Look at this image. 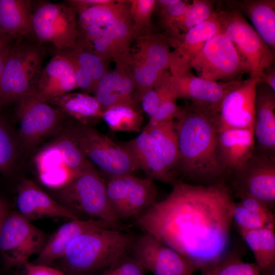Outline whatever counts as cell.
Instances as JSON below:
<instances>
[{"label":"cell","instance_id":"obj_21","mask_svg":"<svg viewBox=\"0 0 275 275\" xmlns=\"http://www.w3.org/2000/svg\"><path fill=\"white\" fill-rule=\"evenodd\" d=\"M275 92L261 80L256 85L253 132L258 152L275 157Z\"/></svg>","mask_w":275,"mask_h":275},{"label":"cell","instance_id":"obj_44","mask_svg":"<svg viewBox=\"0 0 275 275\" xmlns=\"http://www.w3.org/2000/svg\"><path fill=\"white\" fill-rule=\"evenodd\" d=\"M170 74L158 85L147 91L142 96L140 102L143 111L150 118L157 109L161 101L165 85Z\"/></svg>","mask_w":275,"mask_h":275},{"label":"cell","instance_id":"obj_8","mask_svg":"<svg viewBox=\"0 0 275 275\" xmlns=\"http://www.w3.org/2000/svg\"><path fill=\"white\" fill-rule=\"evenodd\" d=\"M56 196L61 204L75 214L78 212L92 219L120 221L109 205L106 182L93 165L57 190Z\"/></svg>","mask_w":275,"mask_h":275},{"label":"cell","instance_id":"obj_31","mask_svg":"<svg viewBox=\"0 0 275 275\" xmlns=\"http://www.w3.org/2000/svg\"><path fill=\"white\" fill-rule=\"evenodd\" d=\"M29 1L0 0V30L22 37L33 33Z\"/></svg>","mask_w":275,"mask_h":275},{"label":"cell","instance_id":"obj_30","mask_svg":"<svg viewBox=\"0 0 275 275\" xmlns=\"http://www.w3.org/2000/svg\"><path fill=\"white\" fill-rule=\"evenodd\" d=\"M252 252L261 275H274V226H267L251 231H239Z\"/></svg>","mask_w":275,"mask_h":275},{"label":"cell","instance_id":"obj_37","mask_svg":"<svg viewBox=\"0 0 275 275\" xmlns=\"http://www.w3.org/2000/svg\"><path fill=\"white\" fill-rule=\"evenodd\" d=\"M21 151L17 135L0 115V172L5 175L14 169Z\"/></svg>","mask_w":275,"mask_h":275},{"label":"cell","instance_id":"obj_13","mask_svg":"<svg viewBox=\"0 0 275 275\" xmlns=\"http://www.w3.org/2000/svg\"><path fill=\"white\" fill-rule=\"evenodd\" d=\"M19 123L17 134L21 150L32 151L59 127L65 116L49 103L38 100L30 94L18 102Z\"/></svg>","mask_w":275,"mask_h":275},{"label":"cell","instance_id":"obj_34","mask_svg":"<svg viewBox=\"0 0 275 275\" xmlns=\"http://www.w3.org/2000/svg\"><path fill=\"white\" fill-rule=\"evenodd\" d=\"M115 61V68L105 73L98 82L94 92L103 112L112 106L124 104L121 94L124 67L119 60Z\"/></svg>","mask_w":275,"mask_h":275},{"label":"cell","instance_id":"obj_22","mask_svg":"<svg viewBox=\"0 0 275 275\" xmlns=\"http://www.w3.org/2000/svg\"><path fill=\"white\" fill-rule=\"evenodd\" d=\"M120 143L147 178L173 185L176 183L174 173L166 167L156 143L144 129L134 139Z\"/></svg>","mask_w":275,"mask_h":275},{"label":"cell","instance_id":"obj_9","mask_svg":"<svg viewBox=\"0 0 275 275\" xmlns=\"http://www.w3.org/2000/svg\"><path fill=\"white\" fill-rule=\"evenodd\" d=\"M197 76L209 81L238 80L246 73L235 47L222 32L210 39L190 63Z\"/></svg>","mask_w":275,"mask_h":275},{"label":"cell","instance_id":"obj_26","mask_svg":"<svg viewBox=\"0 0 275 275\" xmlns=\"http://www.w3.org/2000/svg\"><path fill=\"white\" fill-rule=\"evenodd\" d=\"M134 39L130 13L108 25L98 38L87 44H78L92 51L105 61L124 54Z\"/></svg>","mask_w":275,"mask_h":275},{"label":"cell","instance_id":"obj_20","mask_svg":"<svg viewBox=\"0 0 275 275\" xmlns=\"http://www.w3.org/2000/svg\"><path fill=\"white\" fill-rule=\"evenodd\" d=\"M18 212L31 222L46 218H78L70 209L51 198L34 182L22 180L17 187Z\"/></svg>","mask_w":275,"mask_h":275},{"label":"cell","instance_id":"obj_41","mask_svg":"<svg viewBox=\"0 0 275 275\" xmlns=\"http://www.w3.org/2000/svg\"><path fill=\"white\" fill-rule=\"evenodd\" d=\"M190 3L186 1L174 0L169 5L155 7V8H158L159 11L160 24L167 33L166 37L171 35L174 23L186 12Z\"/></svg>","mask_w":275,"mask_h":275},{"label":"cell","instance_id":"obj_40","mask_svg":"<svg viewBox=\"0 0 275 275\" xmlns=\"http://www.w3.org/2000/svg\"><path fill=\"white\" fill-rule=\"evenodd\" d=\"M169 80L166 83L160 104L149 121L163 122L175 121L180 116L182 108L177 104V99L170 90Z\"/></svg>","mask_w":275,"mask_h":275},{"label":"cell","instance_id":"obj_6","mask_svg":"<svg viewBox=\"0 0 275 275\" xmlns=\"http://www.w3.org/2000/svg\"><path fill=\"white\" fill-rule=\"evenodd\" d=\"M216 11L221 32L234 45L246 73L261 80L265 70L274 64L275 52L240 12L228 8Z\"/></svg>","mask_w":275,"mask_h":275},{"label":"cell","instance_id":"obj_28","mask_svg":"<svg viewBox=\"0 0 275 275\" xmlns=\"http://www.w3.org/2000/svg\"><path fill=\"white\" fill-rule=\"evenodd\" d=\"M69 116L75 123L93 126L102 119L103 111L95 96L86 93H69L48 102Z\"/></svg>","mask_w":275,"mask_h":275},{"label":"cell","instance_id":"obj_2","mask_svg":"<svg viewBox=\"0 0 275 275\" xmlns=\"http://www.w3.org/2000/svg\"><path fill=\"white\" fill-rule=\"evenodd\" d=\"M175 121L180 172L196 184H225L228 175L218 154V112L191 103Z\"/></svg>","mask_w":275,"mask_h":275},{"label":"cell","instance_id":"obj_5","mask_svg":"<svg viewBox=\"0 0 275 275\" xmlns=\"http://www.w3.org/2000/svg\"><path fill=\"white\" fill-rule=\"evenodd\" d=\"M44 51L22 38L9 52L0 79V105L18 102L34 93L43 69Z\"/></svg>","mask_w":275,"mask_h":275},{"label":"cell","instance_id":"obj_49","mask_svg":"<svg viewBox=\"0 0 275 275\" xmlns=\"http://www.w3.org/2000/svg\"><path fill=\"white\" fill-rule=\"evenodd\" d=\"M8 213L7 204L3 199L0 198V229Z\"/></svg>","mask_w":275,"mask_h":275},{"label":"cell","instance_id":"obj_32","mask_svg":"<svg viewBox=\"0 0 275 275\" xmlns=\"http://www.w3.org/2000/svg\"><path fill=\"white\" fill-rule=\"evenodd\" d=\"M156 143L166 167L171 172L179 162L178 139L175 121H149L143 128ZM174 173V172H173Z\"/></svg>","mask_w":275,"mask_h":275},{"label":"cell","instance_id":"obj_35","mask_svg":"<svg viewBox=\"0 0 275 275\" xmlns=\"http://www.w3.org/2000/svg\"><path fill=\"white\" fill-rule=\"evenodd\" d=\"M102 119L112 131L140 132L143 117L139 109L118 104L103 112Z\"/></svg>","mask_w":275,"mask_h":275},{"label":"cell","instance_id":"obj_46","mask_svg":"<svg viewBox=\"0 0 275 275\" xmlns=\"http://www.w3.org/2000/svg\"><path fill=\"white\" fill-rule=\"evenodd\" d=\"M23 266L25 275H65L59 268L49 265L36 264L28 262Z\"/></svg>","mask_w":275,"mask_h":275},{"label":"cell","instance_id":"obj_27","mask_svg":"<svg viewBox=\"0 0 275 275\" xmlns=\"http://www.w3.org/2000/svg\"><path fill=\"white\" fill-rule=\"evenodd\" d=\"M228 8L236 10L251 21L252 26L275 52V1L229 0Z\"/></svg>","mask_w":275,"mask_h":275},{"label":"cell","instance_id":"obj_33","mask_svg":"<svg viewBox=\"0 0 275 275\" xmlns=\"http://www.w3.org/2000/svg\"><path fill=\"white\" fill-rule=\"evenodd\" d=\"M75 11L77 26L91 25L106 28L129 14V2L110 0L105 4L91 5Z\"/></svg>","mask_w":275,"mask_h":275},{"label":"cell","instance_id":"obj_42","mask_svg":"<svg viewBox=\"0 0 275 275\" xmlns=\"http://www.w3.org/2000/svg\"><path fill=\"white\" fill-rule=\"evenodd\" d=\"M232 219L239 231H251L267 226H274V225L269 224L262 218L250 212L238 202H235Z\"/></svg>","mask_w":275,"mask_h":275},{"label":"cell","instance_id":"obj_39","mask_svg":"<svg viewBox=\"0 0 275 275\" xmlns=\"http://www.w3.org/2000/svg\"><path fill=\"white\" fill-rule=\"evenodd\" d=\"M129 2L135 38L149 32L151 18L155 10L156 1L130 0Z\"/></svg>","mask_w":275,"mask_h":275},{"label":"cell","instance_id":"obj_17","mask_svg":"<svg viewBox=\"0 0 275 275\" xmlns=\"http://www.w3.org/2000/svg\"><path fill=\"white\" fill-rule=\"evenodd\" d=\"M221 32L216 11L207 20L193 26L178 40H168L175 48L171 51L169 69L171 75L191 71L190 63L212 37Z\"/></svg>","mask_w":275,"mask_h":275},{"label":"cell","instance_id":"obj_25","mask_svg":"<svg viewBox=\"0 0 275 275\" xmlns=\"http://www.w3.org/2000/svg\"><path fill=\"white\" fill-rule=\"evenodd\" d=\"M56 54L71 63L77 88L86 93L94 92L98 82L108 71L106 61L77 43L71 47L57 49Z\"/></svg>","mask_w":275,"mask_h":275},{"label":"cell","instance_id":"obj_29","mask_svg":"<svg viewBox=\"0 0 275 275\" xmlns=\"http://www.w3.org/2000/svg\"><path fill=\"white\" fill-rule=\"evenodd\" d=\"M134 39V47L128 50L131 56L159 72L169 69L171 51L165 36L148 32Z\"/></svg>","mask_w":275,"mask_h":275},{"label":"cell","instance_id":"obj_36","mask_svg":"<svg viewBox=\"0 0 275 275\" xmlns=\"http://www.w3.org/2000/svg\"><path fill=\"white\" fill-rule=\"evenodd\" d=\"M215 1L194 0L186 12L174 23L169 40H178L193 26L207 20L215 12Z\"/></svg>","mask_w":275,"mask_h":275},{"label":"cell","instance_id":"obj_50","mask_svg":"<svg viewBox=\"0 0 275 275\" xmlns=\"http://www.w3.org/2000/svg\"><path fill=\"white\" fill-rule=\"evenodd\" d=\"M10 51L0 59V79L1 78Z\"/></svg>","mask_w":275,"mask_h":275},{"label":"cell","instance_id":"obj_12","mask_svg":"<svg viewBox=\"0 0 275 275\" xmlns=\"http://www.w3.org/2000/svg\"><path fill=\"white\" fill-rule=\"evenodd\" d=\"M106 194L111 208L116 218H136L155 203L157 188L152 180L133 175L111 178L106 182Z\"/></svg>","mask_w":275,"mask_h":275},{"label":"cell","instance_id":"obj_16","mask_svg":"<svg viewBox=\"0 0 275 275\" xmlns=\"http://www.w3.org/2000/svg\"><path fill=\"white\" fill-rule=\"evenodd\" d=\"M259 78L236 80L224 96L218 112V131L229 129H253L254 103Z\"/></svg>","mask_w":275,"mask_h":275},{"label":"cell","instance_id":"obj_3","mask_svg":"<svg viewBox=\"0 0 275 275\" xmlns=\"http://www.w3.org/2000/svg\"><path fill=\"white\" fill-rule=\"evenodd\" d=\"M135 237L126 231L97 229L73 240L59 268L65 275H97L127 254Z\"/></svg>","mask_w":275,"mask_h":275},{"label":"cell","instance_id":"obj_24","mask_svg":"<svg viewBox=\"0 0 275 275\" xmlns=\"http://www.w3.org/2000/svg\"><path fill=\"white\" fill-rule=\"evenodd\" d=\"M253 129H229L218 131V154L228 176L243 165L255 151Z\"/></svg>","mask_w":275,"mask_h":275},{"label":"cell","instance_id":"obj_7","mask_svg":"<svg viewBox=\"0 0 275 275\" xmlns=\"http://www.w3.org/2000/svg\"><path fill=\"white\" fill-rule=\"evenodd\" d=\"M66 130L89 161L107 180L138 170L128 151L93 126L74 123Z\"/></svg>","mask_w":275,"mask_h":275},{"label":"cell","instance_id":"obj_38","mask_svg":"<svg viewBox=\"0 0 275 275\" xmlns=\"http://www.w3.org/2000/svg\"><path fill=\"white\" fill-rule=\"evenodd\" d=\"M201 275H261L256 263L244 262L241 257L229 253L213 268Z\"/></svg>","mask_w":275,"mask_h":275},{"label":"cell","instance_id":"obj_1","mask_svg":"<svg viewBox=\"0 0 275 275\" xmlns=\"http://www.w3.org/2000/svg\"><path fill=\"white\" fill-rule=\"evenodd\" d=\"M234 204L226 184L176 182L166 199L135 219L144 233L175 250L203 273L229 253Z\"/></svg>","mask_w":275,"mask_h":275},{"label":"cell","instance_id":"obj_11","mask_svg":"<svg viewBox=\"0 0 275 275\" xmlns=\"http://www.w3.org/2000/svg\"><path fill=\"white\" fill-rule=\"evenodd\" d=\"M32 29L38 41L57 49L74 46L78 39L77 15L69 5L42 2L32 12Z\"/></svg>","mask_w":275,"mask_h":275},{"label":"cell","instance_id":"obj_4","mask_svg":"<svg viewBox=\"0 0 275 275\" xmlns=\"http://www.w3.org/2000/svg\"><path fill=\"white\" fill-rule=\"evenodd\" d=\"M63 133L40 149L34 159L40 181L56 190L93 166L67 131Z\"/></svg>","mask_w":275,"mask_h":275},{"label":"cell","instance_id":"obj_18","mask_svg":"<svg viewBox=\"0 0 275 275\" xmlns=\"http://www.w3.org/2000/svg\"><path fill=\"white\" fill-rule=\"evenodd\" d=\"M234 81H209L196 76L189 71L171 74L169 86L177 99H188L194 105L211 108L218 112L224 96Z\"/></svg>","mask_w":275,"mask_h":275},{"label":"cell","instance_id":"obj_48","mask_svg":"<svg viewBox=\"0 0 275 275\" xmlns=\"http://www.w3.org/2000/svg\"><path fill=\"white\" fill-rule=\"evenodd\" d=\"M261 80L266 84L275 92V66L274 64L265 70Z\"/></svg>","mask_w":275,"mask_h":275},{"label":"cell","instance_id":"obj_19","mask_svg":"<svg viewBox=\"0 0 275 275\" xmlns=\"http://www.w3.org/2000/svg\"><path fill=\"white\" fill-rule=\"evenodd\" d=\"M101 228L126 231L128 227L120 221L92 218L71 219L60 227L46 240L33 263L50 266L63 256L67 246L73 240L87 232Z\"/></svg>","mask_w":275,"mask_h":275},{"label":"cell","instance_id":"obj_23","mask_svg":"<svg viewBox=\"0 0 275 275\" xmlns=\"http://www.w3.org/2000/svg\"><path fill=\"white\" fill-rule=\"evenodd\" d=\"M77 88L72 65L64 57L56 54L43 68L34 95L38 100L48 103Z\"/></svg>","mask_w":275,"mask_h":275},{"label":"cell","instance_id":"obj_43","mask_svg":"<svg viewBox=\"0 0 275 275\" xmlns=\"http://www.w3.org/2000/svg\"><path fill=\"white\" fill-rule=\"evenodd\" d=\"M146 271L128 253L97 275H145Z\"/></svg>","mask_w":275,"mask_h":275},{"label":"cell","instance_id":"obj_51","mask_svg":"<svg viewBox=\"0 0 275 275\" xmlns=\"http://www.w3.org/2000/svg\"><path fill=\"white\" fill-rule=\"evenodd\" d=\"M192 275H194V274H192Z\"/></svg>","mask_w":275,"mask_h":275},{"label":"cell","instance_id":"obj_14","mask_svg":"<svg viewBox=\"0 0 275 275\" xmlns=\"http://www.w3.org/2000/svg\"><path fill=\"white\" fill-rule=\"evenodd\" d=\"M129 253L154 275H192L197 271L182 255L149 233L135 236Z\"/></svg>","mask_w":275,"mask_h":275},{"label":"cell","instance_id":"obj_15","mask_svg":"<svg viewBox=\"0 0 275 275\" xmlns=\"http://www.w3.org/2000/svg\"><path fill=\"white\" fill-rule=\"evenodd\" d=\"M236 195H247L270 209L275 204V157L254 151L233 174Z\"/></svg>","mask_w":275,"mask_h":275},{"label":"cell","instance_id":"obj_47","mask_svg":"<svg viewBox=\"0 0 275 275\" xmlns=\"http://www.w3.org/2000/svg\"><path fill=\"white\" fill-rule=\"evenodd\" d=\"M21 38L0 30V59L8 53Z\"/></svg>","mask_w":275,"mask_h":275},{"label":"cell","instance_id":"obj_45","mask_svg":"<svg viewBox=\"0 0 275 275\" xmlns=\"http://www.w3.org/2000/svg\"><path fill=\"white\" fill-rule=\"evenodd\" d=\"M240 199L238 202L244 208L265 221L269 224L274 225V216L265 204L254 197L247 195L237 196Z\"/></svg>","mask_w":275,"mask_h":275},{"label":"cell","instance_id":"obj_10","mask_svg":"<svg viewBox=\"0 0 275 275\" xmlns=\"http://www.w3.org/2000/svg\"><path fill=\"white\" fill-rule=\"evenodd\" d=\"M46 240L45 233L18 212H9L0 229V252L6 267L23 266Z\"/></svg>","mask_w":275,"mask_h":275}]
</instances>
